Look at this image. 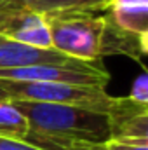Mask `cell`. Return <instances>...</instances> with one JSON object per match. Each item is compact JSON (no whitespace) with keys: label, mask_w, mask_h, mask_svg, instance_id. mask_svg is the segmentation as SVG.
I'll return each mask as SVG.
<instances>
[{"label":"cell","mask_w":148,"mask_h":150,"mask_svg":"<svg viewBox=\"0 0 148 150\" xmlns=\"http://www.w3.org/2000/svg\"><path fill=\"white\" fill-rule=\"evenodd\" d=\"M84 150H106V149H105V143H101V145H91V147H87Z\"/></svg>","instance_id":"14"},{"label":"cell","mask_w":148,"mask_h":150,"mask_svg":"<svg viewBox=\"0 0 148 150\" xmlns=\"http://www.w3.org/2000/svg\"><path fill=\"white\" fill-rule=\"evenodd\" d=\"M0 150H40V149L32 147L30 143H26V142H23V140L0 136Z\"/></svg>","instance_id":"12"},{"label":"cell","mask_w":148,"mask_h":150,"mask_svg":"<svg viewBox=\"0 0 148 150\" xmlns=\"http://www.w3.org/2000/svg\"><path fill=\"white\" fill-rule=\"evenodd\" d=\"M28 124L25 115L11 100H0V136L23 140Z\"/></svg>","instance_id":"10"},{"label":"cell","mask_w":148,"mask_h":150,"mask_svg":"<svg viewBox=\"0 0 148 150\" xmlns=\"http://www.w3.org/2000/svg\"><path fill=\"white\" fill-rule=\"evenodd\" d=\"M19 7L42 16L58 12H94L106 11L111 0H14Z\"/></svg>","instance_id":"9"},{"label":"cell","mask_w":148,"mask_h":150,"mask_svg":"<svg viewBox=\"0 0 148 150\" xmlns=\"http://www.w3.org/2000/svg\"><path fill=\"white\" fill-rule=\"evenodd\" d=\"M44 18L54 51L84 63H99L101 40L106 25L105 14L58 12Z\"/></svg>","instance_id":"2"},{"label":"cell","mask_w":148,"mask_h":150,"mask_svg":"<svg viewBox=\"0 0 148 150\" xmlns=\"http://www.w3.org/2000/svg\"><path fill=\"white\" fill-rule=\"evenodd\" d=\"M75 61L78 59L68 58L54 49L30 47L12 38L0 37V70L40 65V63H75Z\"/></svg>","instance_id":"6"},{"label":"cell","mask_w":148,"mask_h":150,"mask_svg":"<svg viewBox=\"0 0 148 150\" xmlns=\"http://www.w3.org/2000/svg\"><path fill=\"white\" fill-rule=\"evenodd\" d=\"M0 100H7V96H5V93L0 89Z\"/></svg>","instance_id":"15"},{"label":"cell","mask_w":148,"mask_h":150,"mask_svg":"<svg viewBox=\"0 0 148 150\" xmlns=\"http://www.w3.org/2000/svg\"><path fill=\"white\" fill-rule=\"evenodd\" d=\"M106 117L110 140L148 143V105L136 103L127 96H113Z\"/></svg>","instance_id":"5"},{"label":"cell","mask_w":148,"mask_h":150,"mask_svg":"<svg viewBox=\"0 0 148 150\" xmlns=\"http://www.w3.org/2000/svg\"><path fill=\"white\" fill-rule=\"evenodd\" d=\"M12 103L28 124L23 142L40 150H84L110 140L105 112L38 101Z\"/></svg>","instance_id":"1"},{"label":"cell","mask_w":148,"mask_h":150,"mask_svg":"<svg viewBox=\"0 0 148 150\" xmlns=\"http://www.w3.org/2000/svg\"><path fill=\"white\" fill-rule=\"evenodd\" d=\"M106 150H148V143H132V142H115L108 140L105 143Z\"/></svg>","instance_id":"13"},{"label":"cell","mask_w":148,"mask_h":150,"mask_svg":"<svg viewBox=\"0 0 148 150\" xmlns=\"http://www.w3.org/2000/svg\"><path fill=\"white\" fill-rule=\"evenodd\" d=\"M105 12L122 30L148 37V0H111Z\"/></svg>","instance_id":"8"},{"label":"cell","mask_w":148,"mask_h":150,"mask_svg":"<svg viewBox=\"0 0 148 150\" xmlns=\"http://www.w3.org/2000/svg\"><path fill=\"white\" fill-rule=\"evenodd\" d=\"M2 80L12 82H68L106 87L110 75L99 63H40L0 70Z\"/></svg>","instance_id":"4"},{"label":"cell","mask_w":148,"mask_h":150,"mask_svg":"<svg viewBox=\"0 0 148 150\" xmlns=\"http://www.w3.org/2000/svg\"><path fill=\"white\" fill-rule=\"evenodd\" d=\"M0 89L11 101L72 105L105 113L113 98L106 93V87L68 84V82H12L0 79Z\"/></svg>","instance_id":"3"},{"label":"cell","mask_w":148,"mask_h":150,"mask_svg":"<svg viewBox=\"0 0 148 150\" xmlns=\"http://www.w3.org/2000/svg\"><path fill=\"white\" fill-rule=\"evenodd\" d=\"M127 98H131L136 103L148 105V75L145 72H141L134 79V82L131 86V93Z\"/></svg>","instance_id":"11"},{"label":"cell","mask_w":148,"mask_h":150,"mask_svg":"<svg viewBox=\"0 0 148 150\" xmlns=\"http://www.w3.org/2000/svg\"><path fill=\"white\" fill-rule=\"evenodd\" d=\"M105 16H106V25L103 32V40H101V58L120 54L134 61H141L148 54V37H140L131 32H125L111 21V18L106 12Z\"/></svg>","instance_id":"7"}]
</instances>
